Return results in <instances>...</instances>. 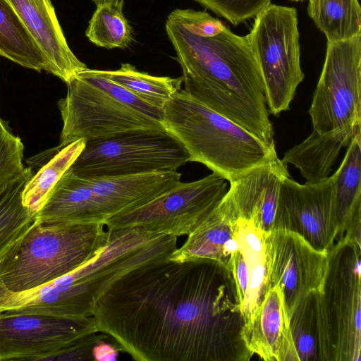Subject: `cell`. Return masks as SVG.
Segmentation results:
<instances>
[{
	"instance_id": "obj_1",
	"label": "cell",
	"mask_w": 361,
	"mask_h": 361,
	"mask_svg": "<svg viewBox=\"0 0 361 361\" xmlns=\"http://www.w3.org/2000/svg\"><path fill=\"white\" fill-rule=\"evenodd\" d=\"M98 332L138 361H247L233 276L217 261L157 260L124 274L95 303Z\"/></svg>"
},
{
	"instance_id": "obj_2",
	"label": "cell",
	"mask_w": 361,
	"mask_h": 361,
	"mask_svg": "<svg viewBox=\"0 0 361 361\" xmlns=\"http://www.w3.org/2000/svg\"><path fill=\"white\" fill-rule=\"evenodd\" d=\"M166 31L183 72L184 91L270 147L274 132L264 85L247 35L205 11L176 9Z\"/></svg>"
},
{
	"instance_id": "obj_3",
	"label": "cell",
	"mask_w": 361,
	"mask_h": 361,
	"mask_svg": "<svg viewBox=\"0 0 361 361\" xmlns=\"http://www.w3.org/2000/svg\"><path fill=\"white\" fill-rule=\"evenodd\" d=\"M161 124L183 145L190 161L205 165L229 183L279 158L276 148L183 89L165 105Z\"/></svg>"
},
{
	"instance_id": "obj_4",
	"label": "cell",
	"mask_w": 361,
	"mask_h": 361,
	"mask_svg": "<svg viewBox=\"0 0 361 361\" xmlns=\"http://www.w3.org/2000/svg\"><path fill=\"white\" fill-rule=\"evenodd\" d=\"M102 223L37 221L0 261V285L29 290L77 269L106 245Z\"/></svg>"
},
{
	"instance_id": "obj_5",
	"label": "cell",
	"mask_w": 361,
	"mask_h": 361,
	"mask_svg": "<svg viewBox=\"0 0 361 361\" xmlns=\"http://www.w3.org/2000/svg\"><path fill=\"white\" fill-rule=\"evenodd\" d=\"M66 85V95L58 102L63 121L59 148L80 139L90 142L139 130H165L163 111L88 68Z\"/></svg>"
},
{
	"instance_id": "obj_6",
	"label": "cell",
	"mask_w": 361,
	"mask_h": 361,
	"mask_svg": "<svg viewBox=\"0 0 361 361\" xmlns=\"http://www.w3.org/2000/svg\"><path fill=\"white\" fill-rule=\"evenodd\" d=\"M178 171L81 177L68 169L36 214L40 222L102 223L139 207L174 188Z\"/></svg>"
},
{
	"instance_id": "obj_7",
	"label": "cell",
	"mask_w": 361,
	"mask_h": 361,
	"mask_svg": "<svg viewBox=\"0 0 361 361\" xmlns=\"http://www.w3.org/2000/svg\"><path fill=\"white\" fill-rule=\"evenodd\" d=\"M247 37L260 68L269 114L290 109L304 79L297 10L270 4L259 13Z\"/></svg>"
},
{
	"instance_id": "obj_8",
	"label": "cell",
	"mask_w": 361,
	"mask_h": 361,
	"mask_svg": "<svg viewBox=\"0 0 361 361\" xmlns=\"http://www.w3.org/2000/svg\"><path fill=\"white\" fill-rule=\"evenodd\" d=\"M188 161L186 149L170 133L146 130L86 142L68 170L81 177L123 176L178 171Z\"/></svg>"
},
{
	"instance_id": "obj_9",
	"label": "cell",
	"mask_w": 361,
	"mask_h": 361,
	"mask_svg": "<svg viewBox=\"0 0 361 361\" xmlns=\"http://www.w3.org/2000/svg\"><path fill=\"white\" fill-rule=\"evenodd\" d=\"M360 244L337 240L328 252L322 302L333 361H360Z\"/></svg>"
},
{
	"instance_id": "obj_10",
	"label": "cell",
	"mask_w": 361,
	"mask_h": 361,
	"mask_svg": "<svg viewBox=\"0 0 361 361\" xmlns=\"http://www.w3.org/2000/svg\"><path fill=\"white\" fill-rule=\"evenodd\" d=\"M226 181L214 172L195 181H180L150 202L109 219L105 227L109 231L140 227L157 234L188 235L221 202L228 189Z\"/></svg>"
},
{
	"instance_id": "obj_11",
	"label": "cell",
	"mask_w": 361,
	"mask_h": 361,
	"mask_svg": "<svg viewBox=\"0 0 361 361\" xmlns=\"http://www.w3.org/2000/svg\"><path fill=\"white\" fill-rule=\"evenodd\" d=\"M313 131L361 124V35L327 42L325 61L309 109Z\"/></svg>"
},
{
	"instance_id": "obj_12",
	"label": "cell",
	"mask_w": 361,
	"mask_h": 361,
	"mask_svg": "<svg viewBox=\"0 0 361 361\" xmlns=\"http://www.w3.org/2000/svg\"><path fill=\"white\" fill-rule=\"evenodd\" d=\"M97 333L92 316L75 319L0 312V361L49 360Z\"/></svg>"
},
{
	"instance_id": "obj_13",
	"label": "cell",
	"mask_w": 361,
	"mask_h": 361,
	"mask_svg": "<svg viewBox=\"0 0 361 361\" xmlns=\"http://www.w3.org/2000/svg\"><path fill=\"white\" fill-rule=\"evenodd\" d=\"M334 175L317 183L281 182L275 229L301 235L314 248L329 252L336 242L339 226L334 203ZM274 229V230H275Z\"/></svg>"
},
{
	"instance_id": "obj_14",
	"label": "cell",
	"mask_w": 361,
	"mask_h": 361,
	"mask_svg": "<svg viewBox=\"0 0 361 361\" xmlns=\"http://www.w3.org/2000/svg\"><path fill=\"white\" fill-rule=\"evenodd\" d=\"M269 288L283 290L288 316L304 295L322 292L328 268V252L314 248L299 234L275 229L266 236Z\"/></svg>"
},
{
	"instance_id": "obj_15",
	"label": "cell",
	"mask_w": 361,
	"mask_h": 361,
	"mask_svg": "<svg viewBox=\"0 0 361 361\" xmlns=\"http://www.w3.org/2000/svg\"><path fill=\"white\" fill-rule=\"evenodd\" d=\"M288 176L279 158L256 167L230 182L219 206L231 221H250L268 233L275 229L281 185Z\"/></svg>"
},
{
	"instance_id": "obj_16",
	"label": "cell",
	"mask_w": 361,
	"mask_h": 361,
	"mask_svg": "<svg viewBox=\"0 0 361 361\" xmlns=\"http://www.w3.org/2000/svg\"><path fill=\"white\" fill-rule=\"evenodd\" d=\"M235 224L237 247L228 268L240 298L245 328L269 289L267 233L250 221L238 219Z\"/></svg>"
},
{
	"instance_id": "obj_17",
	"label": "cell",
	"mask_w": 361,
	"mask_h": 361,
	"mask_svg": "<svg viewBox=\"0 0 361 361\" xmlns=\"http://www.w3.org/2000/svg\"><path fill=\"white\" fill-rule=\"evenodd\" d=\"M42 51L49 73L64 82L87 68L66 42L51 0H7Z\"/></svg>"
},
{
	"instance_id": "obj_18",
	"label": "cell",
	"mask_w": 361,
	"mask_h": 361,
	"mask_svg": "<svg viewBox=\"0 0 361 361\" xmlns=\"http://www.w3.org/2000/svg\"><path fill=\"white\" fill-rule=\"evenodd\" d=\"M243 336L252 355L267 361H299L280 286L267 290L250 323L244 328Z\"/></svg>"
},
{
	"instance_id": "obj_19",
	"label": "cell",
	"mask_w": 361,
	"mask_h": 361,
	"mask_svg": "<svg viewBox=\"0 0 361 361\" xmlns=\"http://www.w3.org/2000/svg\"><path fill=\"white\" fill-rule=\"evenodd\" d=\"M358 130L360 127L346 126L324 133L312 131L303 142L288 150L281 161L298 169L305 183H320L330 176L341 150Z\"/></svg>"
},
{
	"instance_id": "obj_20",
	"label": "cell",
	"mask_w": 361,
	"mask_h": 361,
	"mask_svg": "<svg viewBox=\"0 0 361 361\" xmlns=\"http://www.w3.org/2000/svg\"><path fill=\"white\" fill-rule=\"evenodd\" d=\"M290 327L299 361H333V348L322 292H311L293 307Z\"/></svg>"
},
{
	"instance_id": "obj_21",
	"label": "cell",
	"mask_w": 361,
	"mask_h": 361,
	"mask_svg": "<svg viewBox=\"0 0 361 361\" xmlns=\"http://www.w3.org/2000/svg\"><path fill=\"white\" fill-rule=\"evenodd\" d=\"M235 224L218 205L189 235L185 243L169 259L183 262L212 259L228 267L231 255L236 250Z\"/></svg>"
},
{
	"instance_id": "obj_22",
	"label": "cell",
	"mask_w": 361,
	"mask_h": 361,
	"mask_svg": "<svg viewBox=\"0 0 361 361\" xmlns=\"http://www.w3.org/2000/svg\"><path fill=\"white\" fill-rule=\"evenodd\" d=\"M333 175L334 209L339 226L338 239L347 224L361 214L360 130L353 136L339 168Z\"/></svg>"
},
{
	"instance_id": "obj_23",
	"label": "cell",
	"mask_w": 361,
	"mask_h": 361,
	"mask_svg": "<svg viewBox=\"0 0 361 361\" xmlns=\"http://www.w3.org/2000/svg\"><path fill=\"white\" fill-rule=\"evenodd\" d=\"M0 56L23 67L49 73L42 51L7 0H0Z\"/></svg>"
},
{
	"instance_id": "obj_24",
	"label": "cell",
	"mask_w": 361,
	"mask_h": 361,
	"mask_svg": "<svg viewBox=\"0 0 361 361\" xmlns=\"http://www.w3.org/2000/svg\"><path fill=\"white\" fill-rule=\"evenodd\" d=\"M128 90L147 105L163 111L166 103L181 90L182 77L154 76L137 71L133 65L121 63L115 71L92 70Z\"/></svg>"
},
{
	"instance_id": "obj_25",
	"label": "cell",
	"mask_w": 361,
	"mask_h": 361,
	"mask_svg": "<svg viewBox=\"0 0 361 361\" xmlns=\"http://www.w3.org/2000/svg\"><path fill=\"white\" fill-rule=\"evenodd\" d=\"M30 167L0 192V261L36 221V214L22 200L23 189L32 176Z\"/></svg>"
},
{
	"instance_id": "obj_26",
	"label": "cell",
	"mask_w": 361,
	"mask_h": 361,
	"mask_svg": "<svg viewBox=\"0 0 361 361\" xmlns=\"http://www.w3.org/2000/svg\"><path fill=\"white\" fill-rule=\"evenodd\" d=\"M307 13L327 42L361 35V8L357 0H308Z\"/></svg>"
},
{
	"instance_id": "obj_27",
	"label": "cell",
	"mask_w": 361,
	"mask_h": 361,
	"mask_svg": "<svg viewBox=\"0 0 361 361\" xmlns=\"http://www.w3.org/2000/svg\"><path fill=\"white\" fill-rule=\"evenodd\" d=\"M86 144L78 140L59 148L54 157L28 180L22 192L23 204L37 214L44 206L55 185L71 167Z\"/></svg>"
},
{
	"instance_id": "obj_28",
	"label": "cell",
	"mask_w": 361,
	"mask_h": 361,
	"mask_svg": "<svg viewBox=\"0 0 361 361\" xmlns=\"http://www.w3.org/2000/svg\"><path fill=\"white\" fill-rule=\"evenodd\" d=\"M124 0L97 5L85 35L99 47L126 48L133 40V29L123 13Z\"/></svg>"
},
{
	"instance_id": "obj_29",
	"label": "cell",
	"mask_w": 361,
	"mask_h": 361,
	"mask_svg": "<svg viewBox=\"0 0 361 361\" xmlns=\"http://www.w3.org/2000/svg\"><path fill=\"white\" fill-rule=\"evenodd\" d=\"M23 149L20 138L14 135L0 118V192L25 171Z\"/></svg>"
},
{
	"instance_id": "obj_30",
	"label": "cell",
	"mask_w": 361,
	"mask_h": 361,
	"mask_svg": "<svg viewBox=\"0 0 361 361\" xmlns=\"http://www.w3.org/2000/svg\"><path fill=\"white\" fill-rule=\"evenodd\" d=\"M233 25L255 17L271 4V0H195Z\"/></svg>"
},
{
	"instance_id": "obj_31",
	"label": "cell",
	"mask_w": 361,
	"mask_h": 361,
	"mask_svg": "<svg viewBox=\"0 0 361 361\" xmlns=\"http://www.w3.org/2000/svg\"><path fill=\"white\" fill-rule=\"evenodd\" d=\"M102 340L92 348V357L97 361H115L118 356L119 349L115 344Z\"/></svg>"
},
{
	"instance_id": "obj_32",
	"label": "cell",
	"mask_w": 361,
	"mask_h": 361,
	"mask_svg": "<svg viewBox=\"0 0 361 361\" xmlns=\"http://www.w3.org/2000/svg\"><path fill=\"white\" fill-rule=\"evenodd\" d=\"M96 5H98L99 4L107 2V1H111L115 0H92Z\"/></svg>"
},
{
	"instance_id": "obj_33",
	"label": "cell",
	"mask_w": 361,
	"mask_h": 361,
	"mask_svg": "<svg viewBox=\"0 0 361 361\" xmlns=\"http://www.w3.org/2000/svg\"><path fill=\"white\" fill-rule=\"evenodd\" d=\"M291 1H302V0H291Z\"/></svg>"
}]
</instances>
